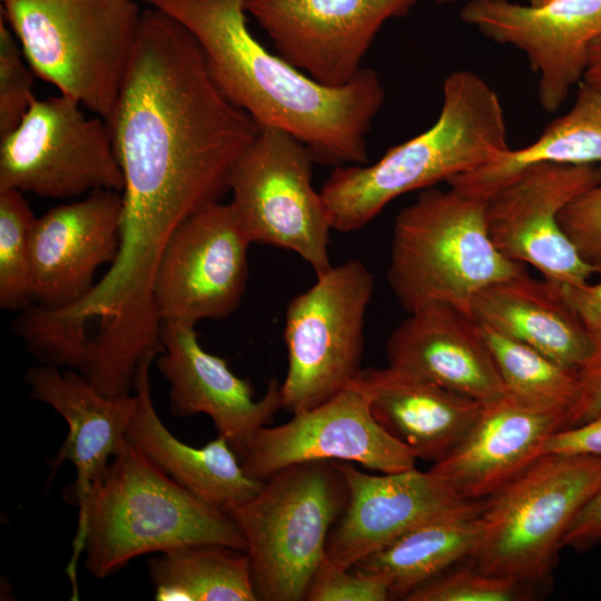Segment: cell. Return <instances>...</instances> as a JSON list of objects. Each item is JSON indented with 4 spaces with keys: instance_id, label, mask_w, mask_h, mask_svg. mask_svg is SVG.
Instances as JSON below:
<instances>
[{
    "instance_id": "6da1fadb",
    "label": "cell",
    "mask_w": 601,
    "mask_h": 601,
    "mask_svg": "<svg viewBox=\"0 0 601 601\" xmlns=\"http://www.w3.org/2000/svg\"><path fill=\"white\" fill-rule=\"evenodd\" d=\"M106 121L124 176L121 242L92 297L114 314L144 317L154 311L155 272L169 237L220 201L259 127L217 87L191 33L150 7Z\"/></svg>"
},
{
    "instance_id": "7a4b0ae2",
    "label": "cell",
    "mask_w": 601,
    "mask_h": 601,
    "mask_svg": "<svg viewBox=\"0 0 601 601\" xmlns=\"http://www.w3.org/2000/svg\"><path fill=\"white\" fill-rule=\"evenodd\" d=\"M142 1L191 33L217 87L258 127L292 135L323 165L367 164L366 136L385 98L374 70L337 87L314 80L252 35L248 0Z\"/></svg>"
},
{
    "instance_id": "3957f363",
    "label": "cell",
    "mask_w": 601,
    "mask_h": 601,
    "mask_svg": "<svg viewBox=\"0 0 601 601\" xmlns=\"http://www.w3.org/2000/svg\"><path fill=\"white\" fill-rule=\"evenodd\" d=\"M435 122L372 165L335 167L321 189L332 229L358 230L395 198L493 161L510 148L497 92L469 70L450 73Z\"/></svg>"
},
{
    "instance_id": "277c9868",
    "label": "cell",
    "mask_w": 601,
    "mask_h": 601,
    "mask_svg": "<svg viewBox=\"0 0 601 601\" xmlns=\"http://www.w3.org/2000/svg\"><path fill=\"white\" fill-rule=\"evenodd\" d=\"M78 510L69 569L85 550L86 569L98 579L147 553L206 543L247 548L226 512L196 497L128 439Z\"/></svg>"
},
{
    "instance_id": "5b68a950",
    "label": "cell",
    "mask_w": 601,
    "mask_h": 601,
    "mask_svg": "<svg viewBox=\"0 0 601 601\" xmlns=\"http://www.w3.org/2000/svg\"><path fill=\"white\" fill-rule=\"evenodd\" d=\"M524 270L491 240L485 201L453 187L421 190L395 217L387 283L406 313L431 303L465 312L479 290Z\"/></svg>"
},
{
    "instance_id": "8992f818",
    "label": "cell",
    "mask_w": 601,
    "mask_h": 601,
    "mask_svg": "<svg viewBox=\"0 0 601 601\" xmlns=\"http://www.w3.org/2000/svg\"><path fill=\"white\" fill-rule=\"evenodd\" d=\"M0 1L35 75L107 119L137 37L135 0Z\"/></svg>"
},
{
    "instance_id": "52a82bcc",
    "label": "cell",
    "mask_w": 601,
    "mask_h": 601,
    "mask_svg": "<svg viewBox=\"0 0 601 601\" xmlns=\"http://www.w3.org/2000/svg\"><path fill=\"white\" fill-rule=\"evenodd\" d=\"M348 500L336 461L294 464L227 514L246 542L257 600L300 601Z\"/></svg>"
},
{
    "instance_id": "ba28073f",
    "label": "cell",
    "mask_w": 601,
    "mask_h": 601,
    "mask_svg": "<svg viewBox=\"0 0 601 601\" xmlns=\"http://www.w3.org/2000/svg\"><path fill=\"white\" fill-rule=\"evenodd\" d=\"M601 487V456L545 454L483 500L479 570L533 584L551 571L580 510Z\"/></svg>"
},
{
    "instance_id": "9c48e42d",
    "label": "cell",
    "mask_w": 601,
    "mask_h": 601,
    "mask_svg": "<svg viewBox=\"0 0 601 601\" xmlns=\"http://www.w3.org/2000/svg\"><path fill=\"white\" fill-rule=\"evenodd\" d=\"M373 292V274L359 259H349L318 275L314 285L289 300L283 408L295 414L316 407L356 377Z\"/></svg>"
},
{
    "instance_id": "30bf717a",
    "label": "cell",
    "mask_w": 601,
    "mask_h": 601,
    "mask_svg": "<svg viewBox=\"0 0 601 601\" xmlns=\"http://www.w3.org/2000/svg\"><path fill=\"white\" fill-rule=\"evenodd\" d=\"M311 150L292 135L269 127L236 162L229 201L253 243L292 250L316 273L328 272L329 223L312 181Z\"/></svg>"
},
{
    "instance_id": "8fae6325",
    "label": "cell",
    "mask_w": 601,
    "mask_h": 601,
    "mask_svg": "<svg viewBox=\"0 0 601 601\" xmlns=\"http://www.w3.org/2000/svg\"><path fill=\"white\" fill-rule=\"evenodd\" d=\"M82 108L61 93L36 98L17 127L0 137V189L58 199L99 189L121 193L109 126Z\"/></svg>"
},
{
    "instance_id": "7c38bea8",
    "label": "cell",
    "mask_w": 601,
    "mask_h": 601,
    "mask_svg": "<svg viewBox=\"0 0 601 601\" xmlns=\"http://www.w3.org/2000/svg\"><path fill=\"white\" fill-rule=\"evenodd\" d=\"M253 244L230 203L216 201L185 219L160 255L152 284L159 323L195 326L239 306Z\"/></svg>"
},
{
    "instance_id": "4fadbf2b",
    "label": "cell",
    "mask_w": 601,
    "mask_h": 601,
    "mask_svg": "<svg viewBox=\"0 0 601 601\" xmlns=\"http://www.w3.org/2000/svg\"><path fill=\"white\" fill-rule=\"evenodd\" d=\"M601 183V165L542 162L521 171L485 200V223L506 258L535 267L548 279L581 285L601 269L585 262L559 223L560 213Z\"/></svg>"
},
{
    "instance_id": "5bb4252c",
    "label": "cell",
    "mask_w": 601,
    "mask_h": 601,
    "mask_svg": "<svg viewBox=\"0 0 601 601\" xmlns=\"http://www.w3.org/2000/svg\"><path fill=\"white\" fill-rule=\"evenodd\" d=\"M240 459L246 474L258 481L309 461L358 463L395 473L414 469L417 460L377 422L367 397L352 386L284 424L262 427Z\"/></svg>"
},
{
    "instance_id": "9a60e30c",
    "label": "cell",
    "mask_w": 601,
    "mask_h": 601,
    "mask_svg": "<svg viewBox=\"0 0 601 601\" xmlns=\"http://www.w3.org/2000/svg\"><path fill=\"white\" fill-rule=\"evenodd\" d=\"M418 0H248L278 55L332 87L353 80L382 26Z\"/></svg>"
},
{
    "instance_id": "2e32d148",
    "label": "cell",
    "mask_w": 601,
    "mask_h": 601,
    "mask_svg": "<svg viewBox=\"0 0 601 601\" xmlns=\"http://www.w3.org/2000/svg\"><path fill=\"white\" fill-rule=\"evenodd\" d=\"M461 20L490 40L525 53L538 75V98L556 111L582 82L592 42L601 35V0H470Z\"/></svg>"
},
{
    "instance_id": "e0dca14e",
    "label": "cell",
    "mask_w": 601,
    "mask_h": 601,
    "mask_svg": "<svg viewBox=\"0 0 601 601\" xmlns=\"http://www.w3.org/2000/svg\"><path fill=\"white\" fill-rule=\"evenodd\" d=\"M345 479L346 508L326 542V556L351 570L359 561L432 520L477 514L483 500L461 496L430 471L370 474L336 461Z\"/></svg>"
},
{
    "instance_id": "ac0fdd59",
    "label": "cell",
    "mask_w": 601,
    "mask_h": 601,
    "mask_svg": "<svg viewBox=\"0 0 601 601\" xmlns=\"http://www.w3.org/2000/svg\"><path fill=\"white\" fill-rule=\"evenodd\" d=\"M122 195L111 189L49 209L31 238L32 297L49 311L71 307L93 288V275L117 258Z\"/></svg>"
},
{
    "instance_id": "d6986e66",
    "label": "cell",
    "mask_w": 601,
    "mask_h": 601,
    "mask_svg": "<svg viewBox=\"0 0 601 601\" xmlns=\"http://www.w3.org/2000/svg\"><path fill=\"white\" fill-rule=\"evenodd\" d=\"M160 339L164 349L157 367L169 384L171 414L209 416L217 433L242 456L283 407L280 383L273 378L265 395L255 400L248 381L236 376L226 359L203 348L195 326L162 323Z\"/></svg>"
},
{
    "instance_id": "ffe728a7",
    "label": "cell",
    "mask_w": 601,
    "mask_h": 601,
    "mask_svg": "<svg viewBox=\"0 0 601 601\" xmlns=\"http://www.w3.org/2000/svg\"><path fill=\"white\" fill-rule=\"evenodd\" d=\"M387 366L485 405L505 395L480 325L449 303H431L398 323L386 342Z\"/></svg>"
},
{
    "instance_id": "44dd1931",
    "label": "cell",
    "mask_w": 601,
    "mask_h": 601,
    "mask_svg": "<svg viewBox=\"0 0 601 601\" xmlns=\"http://www.w3.org/2000/svg\"><path fill=\"white\" fill-rule=\"evenodd\" d=\"M24 381L31 397L51 406L68 424L67 436L48 465L51 475L66 461L75 466L68 500L79 508L127 441L137 397L135 393L107 396L78 372L42 364L30 367Z\"/></svg>"
},
{
    "instance_id": "7402d4cb",
    "label": "cell",
    "mask_w": 601,
    "mask_h": 601,
    "mask_svg": "<svg viewBox=\"0 0 601 601\" xmlns=\"http://www.w3.org/2000/svg\"><path fill=\"white\" fill-rule=\"evenodd\" d=\"M566 415L504 395L483 405L464 439L428 470L463 497L484 500L540 457L545 439Z\"/></svg>"
},
{
    "instance_id": "603a6c76",
    "label": "cell",
    "mask_w": 601,
    "mask_h": 601,
    "mask_svg": "<svg viewBox=\"0 0 601 601\" xmlns=\"http://www.w3.org/2000/svg\"><path fill=\"white\" fill-rule=\"evenodd\" d=\"M465 312L483 327L521 342L558 364L579 371L594 339L568 302L562 284L524 270L473 295Z\"/></svg>"
},
{
    "instance_id": "cb8c5ba5",
    "label": "cell",
    "mask_w": 601,
    "mask_h": 601,
    "mask_svg": "<svg viewBox=\"0 0 601 601\" xmlns=\"http://www.w3.org/2000/svg\"><path fill=\"white\" fill-rule=\"evenodd\" d=\"M348 386L367 397L392 436L434 463L464 439L483 410L475 400L391 366L362 368Z\"/></svg>"
},
{
    "instance_id": "d4e9b609",
    "label": "cell",
    "mask_w": 601,
    "mask_h": 601,
    "mask_svg": "<svg viewBox=\"0 0 601 601\" xmlns=\"http://www.w3.org/2000/svg\"><path fill=\"white\" fill-rule=\"evenodd\" d=\"M157 354L139 363L134 393L137 410L127 430V439L171 479L203 502L224 512L255 495L264 481L246 474L228 440L218 434L201 447L174 436L155 410L149 372Z\"/></svg>"
},
{
    "instance_id": "484cf974",
    "label": "cell",
    "mask_w": 601,
    "mask_h": 601,
    "mask_svg": "<svg viewBox=\"0 0 601 601\" xmlns=\"http://www.w3.org/2000/svg\"><path fill=\"white\" fill-rule=\"evenodd\" d=\"M542 162L601 165V87L581 82L570 108L528 146L509 148L493 161L455 176L447 184L482 200L513 180L525 168Z\"/></svg>"
},
{
    "instance_id": "4316f807",
    "label": "cell",
    "mask_w": 601,
    "mask_h": 601,
    "mask_svg": "<svg viewBox=\"0 0 601 601\" xmlns=\"http://www.w3.org/2000/svg\"><path fill=\"white\" fill-rule=\"evenodd\" d=\"M480 513L444 516L424 523L363 559L353 569L385 574L391 581L392 595L404 600L454 564L471 559L481 538Z\"/></svg>"
},
{
    "instance_id": "83f0119b",
    "label": "cell",
    "mask_w": 601,
    "mask_h": 601,
    "mask_svg": "<svg viewBox=\"0 0 601 601\" xmlns=\"http://www.w3.org/2000/svg\"><path fill=\"white\" fill-rule=\"evenodd\" d=\"M157 601H257L246 551L193 544L161 552L149 563Z\"/></svg>"
},
{
    "instance_id": "f1b7e54d",
    "label": "cell",
    "mask_w": 601,
    "mask_h": 601,
    "mask_svg": "<svg viewBox=\"0 0 601 601\" xmlns=\"http://www.w3.org/2000/svg\"><path fill=\"white\" fill-rule=\"evenodd\" d=\"M480 327L505 394L531 407L563 413L568 420L579 395L578 372L563 367L521 342Z\"/></svg>"
},
{
    "instance_id": "f546056e",
    "label": "cell",
    "mask_w": 601,
    "mask_h": 601,
    "mask_svg": "<svg viewBox=\"0 0 601 601\" xmlns=\"http://www.w3.org/2000/svg\"><path fill=\"white\" fill-rule=\"evenodd\" d=\"M24 194L0 189V307L22 311L33 304L31 238L36 221Z\"/></svg>"
},
{
    "instance_id": "4dcf8cb0",
    "label": "cell",
    "mask_w": 601,
    "mask_h": 601,
    "mask_svg": "<svg viewBox=\"0 0 601 601\" xmlns=\"http://www.w3.org/2000/svg\"><path fill=\"white\" fill-rule=\"evenodd\" d=\"M532 584L466 566L445 571L411 592L407 601H519L533 595Z\"/></svg>"
},
{
    "instance_id": "1f68e13d",
    "label": "cell",
    "mask_w": 601,
    "mask_h": 601,
    "mask_svg": "<svg viewBox=\"0 0 601 601\" xmlns=\"http://www.w3.org/2000/svg\"><path fill=\"white\" fill-rule=\"evenodd\" d=\"M35 76L17 37L0 14V137L17 127L36 99Z\"/></svg>"
},
{
    "instance_id": "d6a6232c",
    "label": "cell",
    "mask_w": 601,
    "mask_h": 601,
    "mask_svg": "<svg viewBox=\"0 0 601 601\" xmlns=\"http://www.w3.org/2000/svg\"><path fill=\"white\" fill-rule=\"evenodd\" d=\"M393 599L391 581L383 573L345 570L325 555L307 587L308 601H386Z\"/></svg>"
},
{
    "instance_id": "836d02e7",
    "label": "cell",
    "mask_w": 601,
    "mask_h": 601,
    "mask_svg": "<svg viewBox=\"0 0 601 601\" xmlns=\"http://www.w3.org/2000/svg\"><path fill=\"white\" fill-rule=\"evenodd\" d=\"M559 223L580 256L601 269V183L571 201Z\"/></svg>"
},
{
    "instance_id": "e575fe53",
    "label": "cell",
    "mask_w": 601,
    "mask_h": 601,
    "mask_svg": "<svg viewBox=\"0 0 601 601\" xmlns=\"http://www.w3.org/2000/svg\"><path fill=\"white\" fill-rule=\"evenodd\" d=\"M593 352L578 371L579 395L565 427L580 425L601 413V329L593 335Z\"/></svg>"
},
{
    "instance_id": "d590c367",
    "label": "cell",
    "mask_w": 601,
    "mask_h": 601,
    "mask_svg": "<svg viewBox=\"0 0 601 601\" xmlns=\"http://www.w3.org/2000/svg\"><path fill=\"white\" fill-rule=\"evenodd\" d=\"M545 454L601 456V413L551 433L541 446L540 456Z\"/></svg>"
},
{
    "instance_id": "8d00e7d4",
    "label": "cell",
    "mask_w": 601,
    "mask_h": 601,
    "mask_svg": "<svg viewBox=\"0 0 601 601\" xmlns=\"http://www.w3.org/2000/svg\"><path fill=\"white\" fill-rule=\"evenodd\" d=\"M601 541V487L580 510L566 531L562 546L579 551Z\"/></svg>"
},
{
    "instance_id": "74e56055",
    "label": "cell",
    "mask_w": 601,
    "mask_h": 601,
    "mask_svg": "<svg viewBox=\"0 0 601 601\" xmlns=\"http://www.w3.org/2000/svg\"><path fill=\"white\" fill-rule=\"evenodd\" d=\"M564 295L588 326L592 337L601 329V282L581 285L562 284Z\"/></svg>"
},
{
    "instance_id": "f35d334b",
    "label": "cell",
    "mask_w": 601,
    "mask_h": 601,
    "mask_svg": "<svg viewBox=\"0 0 601 601\" xmlns=\"http://www.w3.org/2000/svg\"><path fill=\"white\" fill-rule=\"evenodd\" d=\"M582 82L601 87V35L590 47Z\"/></svg>"
},
{
    "instance_id": "ab89813d",
    "label": "cell",
    "mask_w": 601,
    "mask_h": 601,
    "mask_svg": "<svg viewBox=\"0 0 601 601\" xmlns=\"http://www.w3.org/2000/svg\"><path fill=\"white\" fill-rule=\"evenodd\" d=\"M529 4H532V6H539V4H542V3H545L550 0H526Z\"/></svg>"
},
{
    "instance_id": "60d3db41",
    "label": "cell",
    "mask_w": 601,
    "mask_h": 601,
    "mask_svg": "<svg viewBox=\"0 0 601 601\" xmlns=\"http://www.w3.org/2000/svg\"><path fill=\"white\" fill-rule=\"evenodd\" d=\"M437 3H452V2H457V1H461V0H433Z\"/></svg>"
}]
</instances>
